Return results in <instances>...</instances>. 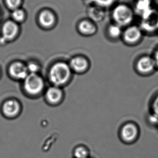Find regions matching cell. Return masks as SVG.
<instances>
[{"mask_svg": "<svg viewBox=\"0 0 158 158\" xmlns=\"http://www.w3.org/2000/svg\"><path fill=\"white\" fill-rule=\"evenodd\" d=\"M70 74V67L65 63L60 62L54 64L51 68L49 78L55 86H61L68 81Z\"/></svg>", "mask_w": 158, "mask_h": 158, "instance_id": "6da1fadb", "label": "cell"}, {"mask_svg": "<svg viewBox=\"0 0 158 158\" xmlns=\"http://www.w3.org/2000/svg\"><path fill=\"white\" fill-rule=\"evenodd\" d=\"M112 18L115 24L120 27L126 26L133 21L134 13L129 6L121 4L117 5L113 10Z\"/></svg>", "mask_w": 158, "mask_h": 158, "instance_id": "7a4b0ae2", "label": "cell"}, {"mask_svg": "<svg viewBox=\"0 0 158 158\" xmlns=\"http://www.w3.org/2000/svg\"><path fill=\"white\" fill-rule=\"evenodd\" d=\"M44 86L42 79L36 74H29L24 79V89L31 94H39L42 91Z\"/></svg>", "mask_w": 158, "mask_h": 158, "instance_id": "3957f363", "label": "cell"}, {"mask_svg": "<svg viewBox=\"0 0 158 158\" xmlns=\"http://www.w3.org/2000/svg\"><path fill=\"white\" fill-rule=\"evenodd\" d=\"M156 67V62L153 57L147 55L141 57L136 63L137 70L139 72L143 74L152 72Z\"/></svg>", "mask_w": 158, "mask_h": 158, "instance_id": "277c9868", "label": "cell"}, {"mask_svg": "<svg viewBox=\"0 0 158 158\" xmlns=\"http://www.w3.org/2000/svg\"><path fill=\"white\" fill-rule=\"evenodd\" d=\"M124 41L130 44L138 42L142 37V31L136 26H131L126 29L123 33Z\"/></svg>", "mask_w": 158, "mask_h": 158, "instance_id": "5b68a950", "label": "cell"}, {"mask_svg": "<svg viewBox=\"0 0 158 158\" xmlns=\"http://www.w3.org/2000/svg\"><path fill=\"white\" fill-rule=\"evenodd\" d=\"M138 133V128L134 123H126L121 128V138L126 142L130 143L135 140Z\"/></svg>", "mask_w": 158, "mask_h": 158, "instance_id": "8992f818", "label": "cell"}, {"mask_svg": "<svg viewBox=\"0 0 158 158\" xmlns=\"http://www.w3.org/2000/svg\"><path fill=\"white\" fill-rule=\"evenodd\" d=\"M10 73L15 78L21 80H24L28 75L27 67L20 62H16L11 65Z\"/></svg>", "mask_w": 158, "mask_h": 158, "instance_id": "52a82bcc", "label": "cell"}, {"mask_svg": "<svg viewBox=\"0 0 158 158\" xmlns=\"http://www.w3.org/2000/svg\"><path fill=\"white\" fill-rule=\"evenodd\" d=\"M89 66V63L86 59L83 57H75L70 62V67L77 72H85Z\"/></svg>", "mask_w": 158, "mask_h": 158, "instance_id": "ba28073f", "label": "cell"}, {"mask_svg": "<svg viewBox=\"0 0 158 158\" xmlns=\"http://www.w3.org/2000/svg\"><path fill=\"white\" fill-rule=\"evenodd\" d=\"M17 25L11 21L6 22L3 27V38L6 41L13 39L18 31Z\"/></svg>", "mask_w": 158, "mask_h": 158, "instance_id": "9c48e42d", "label": "cell"}, {"mask_svg": "<svg viewBox=\"0 0 158 158\" xmlns=\"http://www.w3.org/2000/svg\"><path fill=\"white\" fill-rule=\"evenodd\" d=\"M20 110V105L17 101L9 100L4 103L3 106V111L7 116H11L18 114Z\"/></svg>", "mask_w": 158, "mask_h": 158, "instance_id": "30bf717a", "label": "cell"}, {"mask_svg": "<svg viewBox=\"0 0 158 158\" xmlns=\"http://www.w3.org/2000/svg\"><path fill=\"white\" fill-rule=\"evenodd\" d=\"M79 29L81 33L87 35H93L97 31L96 25L88 20H84L81 22L79 24Z\"/></svg>", "mask_w": 158, "mask_h": 158, "instance_id": "8fae6325", "label": "cell"}, {"mask_svg": "<svg viewBox=\"0 0 158 158\" xmlns=\"http://www.w3.org/2000/svg\"><path fill=\"white\" fill-rule=\"evenodd\" d=\"M46 98L49 101L52 103H56L61 99L62 92L56 87H52L49 88L46 92Z\"/></svg>", "mask_w": 158, "mask_h": 158, "instance_id": "7c38bea8", "label": "cell"}, {"mask_svg": "<svg viewBox=\"0 0 158 158\" xmlns=\"http://www.w3.org/2000/svg\"><path fill=\"white\" fill-rule=\"evenodd\" d=\"M40 21L44 26H50L54 22V16L51 12L44 11L40 16Z\"/></svg>", "mask_w": 158, "mask_h": 158, "instance_id": "4fadbf2b", "label": "cell"}, {"mask_svg": "<svg viewBox=\"0 0 158 158\" xmlns=\"http://www.w3.org/2000/svg\"><path fill=\"white\" fill-rule=\"evenodd\" d=\"M121 27L115 23L110 24L107 29L108 34L110 37L113 39H118L123 34Z\"/></svg>", "mask_w": 158, "mask_h": 158, "instance_id": "5bb4252c", "label": "cell"}, {"mask_svg": "<svg viewBox=\"0 0 158 158\" xmlns=\"http://www.w3.org/2000/svg\"><path fill=\"white\" fill-rule=\"evenodd\" d=\"M74 156L76 158H88V152L84 147H78L75 151Z\"/></svg>", "mask_w": 158, "mask_h": 158, "instance_id": "9a60e30c", "label": "cell"}, {"mask_svg": "<svg viewBox=\"0 0 158 158\" xmlns=\"http://www.w3.org/2000/svg\"><path fill=\"white\" fill-rule=\"evenodd\" d=\"M96 5L101 7H109L114 4L115 0H92Z\"/></svg>", "mask_w": 158, "mask_h": 158, "instance_id": "2e32d148", "label": "cell"}, {"mask_svg": "<svg viewBox=\"0 0 158 158\" xmlns=\"http://www.w3.org/2000/svg\"><path fill=\"white\" fill-rule=\"evenodd\" d=\"M12 16H13V18H14V20L18 22H20L23 20V19H24V12L21 9H15L13 11Z\"/></svg>", "mask_w": 158, "mask_h": 158, "instance_id": "e0dca14e", "label": "cell"}, {"mask_svg": "<svg viewBox=\"0 0 158 158\" xmlns=\"http://www.w3.org/2000/svg\"><path fill=\"white\" fill-rule=\"evenodd\" d=\"M8 6L10 8L15 9L19 6L21 3V0H6Z\"/></svg>", "mask_w": 158, "mask_h": 158, "instance_id": "ac0fdd59", "label": "cell"}, {"mask_svg": "<svg viewBox=\"0 0 158 158\" xmlns=\"http://www.w3.org/2000/svg\"><path fill=\"white\" fill-rule=\"evenodd\" d=\"M27 70L30 74H36V72L38 70V66L34 64H30L27 67Z\"/></svg>", "mask_w": 158, "mask_h": 158, "instance_id": "d6986e66", "label": "cell"}, {"mask_svg": "<svg viewBox=\"0 0 158 158\" xmlns=\"http://www.w3.org/2000/svg\"><path fill=\"white\" fill-rule=\"evenodd\" d=\"M154 115L158 118V97L153 104Z\"/></svg>", "mask_w": 158, "mask_h": 158, "instance_id": "ffe728a7", "label": "cell"}, {"mask_svg": "<svg viewBox=\"0 0 158 158\" xmlns=\"http://www.w3.org/2000/svg\"><path fill=\"white\" fill-rule=\"evenodd\" d=\"M153 58L156 62V66L158 67V49L156 51V53L154 54V57Z\"/></svg>", "mask_w": 158, "mask_h": 158, "instance_id": "44dd1931", "label": "cell"}]
</instances>
